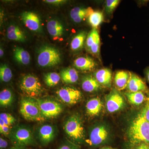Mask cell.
<instances>
[{
	"mask_svg": "<svg viewBox=\"0 0 149 149\" xmlns=\"http://www.w3.org/2000/svg\"><path fill=\"white\" fill-rule=\"evenodd\" d=\"M127 135L131 148L143 143L149 144V121L139 113L130 123Z\"/></svg>",
	"mask_w": 149,
	"mask_h": 149,
	"instance_id": "6da1fadb",
	"label": "cell"
},
{
	"mask_svg": "<svg viewBox=\"0 0 149 149\" xmlns=\"http://www.w3.org/2000/svg\"><path fill=\"white\" fill-rule=\"evenodd\" d=\"M63 129L70 139L76 144H81L85 139V131L82 119L79 115L73 114L65 121Z\"/></svg>",
	"mask_w": 149,
	"mask_h": 149,
	"instance_id": "7a4b0ae2",
	"label": "cell"
},
{
	"mask_svg": "<svg viewBox=\"0 0 149 149\" xmlns=\"http://www.w3.org/2000/svg\"><path fill=\"white\" fill-rule=\"evenodd\" d=\"M19 110L22 117L26 120L41 122L45 120L35 99L30 97L22 99Z\"/></svg>",
	"mask_w": 149,
	"mask_h": 149,
	"instance_id": "3957f363",
	"label": "cell"
},
{
	"mask_svg": "<svg viewBox=\"0 0 149 149\" xmlns=\"http://www.w3.org/2000/svg\"><path fill=\"white\" fill-rule=\"evenodd\" d=\"M9 138L15 146L25 147L34 143L33 134L29 128L23 125H17L12 128Z\"/></svg>",
	"mask_w": 149,
	"mask_h": 149,
	"instance_id": "277c9868",
	"label": "cell"
},
{
	"mask_svg": "<svg viewBox=\"0 0 149 149\" xmlns=\"http://www.w3.org/2000/svg\"><path fill=\"white\" fill-rule=\"evenodd\" d=\"M61 54L58 50L49 46H45L40 49L37 57V62L40 66H54L61 61Z\"/></svg>",
	"mask_w": 149,
	"mask_h": 149,
	"instance_id": "5b68a950",
	"label": "cell"
},
{
	"mask_svg": "<svg viewBox=\"0 0 149 149\" xmlns=\"http://www.w3.org/2000/svg\"><path fill=\"white\" fill-rule=\"evenodd\" d=\"M110 131L107 125L100 123L95 125L91 129L88 142L91 146H102L108 141Z\"/></svg>",
	"mask_w": 149,
	"mask_h": 149,
	"instance_id": "8992f818",
	"label": "cell"
},
{
	"mask_svg": "<svg viewBox=\"0 0 149 149\" xmlns=\"http://www.w3.org/2000/svg\"><path fill=\"white\" fill-rule=\"evenodd\" d=\"M20 89L30 97L40 96L42 92V85L39 79L32 74H27L22 77L20 84Z\"/></svg>",
	"mask_w": 149,
	"mask_h": 149,
	"instance_id": "52a82bcc",
	"label": "cell"
},
{
	"mask_svg": "<svg viewBox=\"0 0 149 149\" xmlns=\"http://www.w3.org/2000/svg\"><path fill=\"white\" fill-rule=\"evenodd\" d=\"M36 100L42 114L45 118L57 117L63 111L61 104L55 101L49 99H36Z\"/></svg>",
	"mask_w": 149,
	"mask_h": 149,
	"instance_id": "ba28073f",
	"label": "cell"
},
{
	"mask_svg": "<svg viewBox=\"0 0 149 149\" xmlns=\"http://www.w3.org/2000/svg\"><path fill=\"white\" fill-rule=\"evenodd\" d=\"M56 93L62 102L68 104L77 103L82 98L81 92L72 87H62L58 89Z\"/></svg>",
	"mask_w": 149,
	"mask_h": 149,
	"instance_id": "9c48e42d",
	"label": "cell"
},
{
	"mask_svg": "<svg viewBox=\"0 0 149 149\" xmlns=\"http://www.w3.org/2000/svg\"><path fill=\"white\" fill-rule=\"evenodd\" d=\"M125 105L123 96L116 89H113L106 97L107 110L110 113L119 111Z\"/></svg>",
	"mask_w": 149,
	"mask_h": 149,
	"instance_id": "30bf717a",
	"label": "cell"
},
{
	"mask_svg": "<svg viewBox=\"0 0 149 149\" xmlns=\"http://www.w3.org/2000/svg\"><path fill=\"white\" fill-rule=\"evenodd\" d=\"M22 19L25 26L33 31H38L41 28V24L39 17L37 14L31 12L23 13Z\"/></svg>",
	"mask_w": 149,
	"mask_h": 149,
	"instance_id": "8fae6325",
	"label": "cell"
},
{
	"mask_svg": "<svg viewBox=\"0 0 149 149\" xmlns=\"http://www.w3.org/2000/svg\"><path fill=\"white\" fill-rule=\"evenodd\" d=\"M126 88L129 92L148 91L147 85L143 80L136 74L131 73Z\"/></svg>",
	"mask_w": 149,
	"mask_h": 149,
	"instance_id": "7c38bea8",
	"label": "cell"
},
{
	"mask_svg": "<svg viewBox=\"0 0 149 149\" xmlns=\"http://www.w3.org/2000/svg\"><path fill=\"white\" fill-rule=\"evenodd\" d=\"M94 76L101 86L106 88L111 87L112 74L110 69L107 68L99 69L95 72Z\"/></svg>",
	"mask_w": 149,
	"mask_h": 149,
	"instance_id": "4fadbf2b",
	"label": "cell"
},
{
	"mask_svg": "<svg viewBox=\"0 0 149 149\" xmlns=\"http://www.w3.org/2000/svg\"><path fill=\"white\" fill-rule=\"evenodd\" d=\"M73 65L77 69L82 71L93 70L97 65L94 60L89 56H82L77 58L74 60Z\"/></svg>",
	"mask_w": 149,
	"mask_h": 149,
	"instance_id": "5bb4252c",
	"label": "cell"
},
{
	"mask_svg": "<svg viewBox=\"0 0 149 149\" xmlns=\"http://www.w3.org/2000/svg\"><path fill=\"white\" fill-rule=\"evenodd\" d=\"M55 130L52 125L46 124L39 128L38 136L40 141L44 144H47L53 140L55 136Z\"/></svg>",
	"mask_w": 149,
	"mask_h": 149,
	"instance_id": "9a60e30c",
	"label": "cell"
},
{
	"mask_svg": "<svg viewBox=\"0 0 149 149\" xmlns=\"http://www.w3.org/2000/svg\"><path fill=\"white\" fill-rule=\"evenodd\" d=\"M94 12L91 7L87 8L76 7L70 11V16L73 21L75 23H80L85 18H88Z\"/></svg>",
	"mask_w": 149,
	"mask_h": 149,
	"instance_id": "2e32d148",
	"label": "cell"
},
{
	"mask_svg": "<svg viewBox=\"0 0 149 149\" xmlns=\"http://www.w3.org/2000/svg\"><path fill=\"white\" fill-rule=\"evenodd\" d=\"M82 88L84 91L88 93H93L99 91L101 85L93 75L84 76L82 79Z\"/></svg>",
	"mask_w": 149,
	"mask_h": 149,
	"instance_id": "e0dca14e",
	"label": "cell"
},
{
	"mask_svg": "<svg viewBox=\"0 0 149 149\" xmlns=\"http://www.w3.org/2000/svg\"><path fill=\"white\" fill-rule=\"evenodd\" d=\"M87 114L91 116L99 115L102 108L101 101L98 97L93 98L89 100L86 104Z\"/></svg>",
	"mask_w": 149,
	"mask_h": 149,
	"instance_id": "ac0fdd59",
	"label": "cell"
},
{
	"mask_svg": "<svg viewBox=\"0 0 149 149\" xmlns=\"http://www.w3.org/2000/svg\"><path fill=\"white\" fill-rule=\"evenodd\" d=\"M130 76V72L124 70H120L116 73L114 83L118 90L120 91L126 88Z\"/></svg>",
	"mask_w": 149,
	"mask_h": 149,
	"instance_id": "d6986e66",
	"label": "cell"
},
{
	"mask_svg": "<svg viewBox=\"0 0 149 149\" xmlns=\"http://www.w3.org/2000/svg\"><path fill=\"white\" fill-rule=\"evenodd\" d=\"M61 77L64 83L73 84L76 83L79 79V74L77 70L73 68H67L61 72Z\"/></svg>",
	"mask_w": 149,
	"mask_h": 149,
	"instance_id": "ffe728a7",
	"label": "cell"
},
{
	"mask_svg": "<svg viewBox=\"0 0 149 149\" xmlns=\"http://www.w3.org/2000/svg\"><path fill=\"white\" fill-rule=\"evenodd\" d=\"M7 36L9 40L18 42H23L26 39L22 31L14 25H10L8 28Z\"/></svg>",
	"mask_w": 149,
	"mask_h": 149,
	"instance_id": "44dd1931",
	"label": "cell"
},
{
	"mask_svg": "<svg viewBox=\"0 0 149 149\" xmlns=\"http://www.w3.org/2000/svg\"><path fill=\"white\" fill-rule=\"evenodd\" d=\"M47 29L51 36L54 37H61L63 34V26L56 20H51L47 24Z\"/></svg>",
	"mask_w": 149,
	"mask_h": 149,
	"instance_id": "7402d4cb",
	"label": "cell"
},
{
	"mask_svg": "<svg viewBox=\"0 0 149 149\" xmlns=\"http://www.w3.org/2000/svg\"><path fill=\"white\" fill-rule=\"evenodd\" d=\"M87 35L86 32L82 31L74 36L70 43V48L72 51L76 52L80 50L83 48Z\"/></svg>",
	"mask_w": 149,
	"mask_h": 149,
	"instance_id": "603a6c76",
	"label": "cell"
},
{
	"mask_svg": "<svg viewBox=\"0 0 149 149\" xmlns=\"http://www.w3.org/2000/svg\"><path fill=\"white\" fill-rule=\"evenodd\" d=\"M14 55L17 61L21 64L27 65L30 62V55L27 51L22 48L18 47L15 48Z\"/></svg>",
	"mask_w": 149,
	"mask_h": 149,
	"instance_id": "cb8c5ba5",
	"label": "cell"
},
{
	"mask_svg": "<svg viewBox=\"0 0 149 149\" xmlns=\"http://www.w3.org/2000/svg\"><path fill=\"white\" fill-rule=\"evenodd\" d=\"M125 96L130 103L136 105L143 104L146 100L144 92H128L125 93Z\"/></svg>",
	"mask_w": 149,
	"mask_h": 149,
	"instance_id": "d4e9b609",
	"label": "cell"
},
{
	"mask_svg": "<svg viewBox=\"0 0 149 149\" xmlns=\"http://www.w3.org/2000/svg\"><path fill=\"white\" fill-rule=\"evenodd\" d=\"M88 22L93 28L97 29L104 20L102 12L99 11H94L88 17Z\"/></svg>",
	"mask_w": 149,
	"mask_h": 149,
	"instance_id": "484cf974",
	"label": "cell"
},
{
	"mask_svg": "<svg viewBox=\"0 0 149 149\" xmlns=\"http://www.w3.org/2000/svg\"><path fill=\"white\" fill-rule=\"evenodd\" d=\"M13 95L10 90L4 89L0 93V104L3 107L10 105L13 101Z\"/></svg>",
	"mask_w": 149,
	"mask_h": 149,
	"instance_id": "4316f807",
	"label": "cell"
},
{
	"mask_svg": "<svg viewBox=\"0 0 149 149\" xmlns=\"http://www.w3.org/2000/svg\"><path fill=\"white\" fill-rule=\"evenodd\" d=\"M61 78L60 75L56 72H49L44 75V81L47 86L53 87L58 84Z\"/></svg>",
	"mask_w": 149,
	"mask_h": 149,
	"instance_id": "83f0119b",
	"label": "cell"
},
{
	"mask_svg": "<svg viewBox=\"0 0 149 149\" xmlns=\"http://www.w3.org/2000/svg\"><path fill=\"white\" fill-rule=\"evenodd\" d=\"M100 39L98 31L97 29L93 28L91 32L89 33L86 40V47L88 50L91 47V46L96 42V41Z\"/></svg>",
	"mask_w": 149,
	"mask_h": 149,
	"instance_id": "f1b7e54d",
	"label": "cell"
},
{
	"mask_svg": "<svg viewBox=\"0 0 149 149\" xmlns=\"http://www.w3.org/2000/svg\"><path fill=\"white\" fill-rule=\"evenodd\" d=\"M13 77L11 70L6 65H1L0 68V78L2 82L7 83L9 82Z\"/></svg>",
	"mask_w": 149,
	"mask_h": 149,
	"instance_id": "f546056e",
	"label": "cell"
},
{
	"mask_svg": "<svg viewBox=\"0 0 149 149\" xmlns=\"http://www.w3.org/2000/svg\"><path fill=\"white\" fill-rule=\"evenodd\" d=\"M0 120L2 121L5 125L10 126L16 121L15 118L11 114L3 113L0 114Z\"/></svg>",
	"mask_w": 149,
	"mask_h": 149,
	"instance_id": "4dcf8cb0",
	"label": "cell"
},
{
	"mask_svg": "<svg viewBox=\"0 0 149 149\" xmlns=\"http://www.w3.org/2000/svg\"><path fill=\"white\" fill-rule=\"evenodd\" d=\"M120 2L118 0H107L105 5V10L107 13L111 14L117 7Z\"/></svg>",
	"mask_w": 149,
	"mask_h": 149,
	"instance_id": "1f68e13d",
	"label": "cell"
},
{
	"mask_svg": "<svg viewBox=\"0 0 149 149\" xmlns=\"http://www.w3.org/2000/svg\"><path fill=\"white\" fill-rule=\"evenodd\" d=\"M141 113L145 119L149 122V100Z\"/></svg>",
	"mask_w": 149,
	"mask_h": 149,
	"instance_id": "d6a6232c",
	"label": "cell"
},
{
	"mask_svg": "<svg viewBox=\"0 0 149 149\" xmlns=\"http://www.w3.org/2000/svg\"><path fill=\"white\" fill-rule=\"evenodd\" d=\"M58 149H80L77 145L70 143L64 144L59 147Z\"/></svg>",
	"mask_w": 149,
	"mask_h": 149,
	"instance_id": "836d02e7",
	"label": "cell"
},
{
	"mask_svg": "<svg viewBox=\"0 0 149 149\" xmlns=\"http://www.w3.org/2000/svg\"><path fill=\"white\" fill-rule=\"evenodd\" d=\"M10 126L5 125L1 128H0V132L3 135L7 136L9 135L11 131Z\"/></svg>",
	"mask_w": 149,
	"mask_h": 149,
	"instance_id": "e575fe53",
	"label": "cell"
},
{
	"mask_svg": "<svg viewBox=\"0 0 149 149\" xmlns=\"http://www.w3.org/2000/svg\"><path fill=\"white\" fill-rule=\"evenodd\" d=\"M133 149H149V144L143 143L133 147Z\"/></svg>",
	"mask_w": 149,
	"mask_h": 149,
	"instance_id": "d590c367",
	"label": "cell"
},
{
	"mask_svg": "<svg viewBox=\"0 0 149 149\" xmlns=\"http://www.w3.org/2000/svg\"><path fill=\"white\" fill-rule=\"evenodd\" d=\"M44 1L49 3L52 4L58 5L64 3L65 1L63 0H46V1Z\"/></svg>",
	"mask_w": 149,
	"mask_h": 149,
	"instance_id": "8d00e7d4",
	"label": "cell"
},
{
	"mask_svg": "<svg viewBox=\"0 0 149 149\" xmlns=\"http://www.w3.org/2000/svg\"><path fill=\"white\" fill-rule=\"evenodd\" d=\"M8 146L7 141L6 140L3 139V138H0V148L1 149H5Z\"/></svg>",
	"mask_w": 149,
	"mask_h": 149,
	"instance_id": "74e56055",
	"label": "cell"
},
{
	"mask_svg": "<svg viewBox=\"0 0 149 149\" xmlns=\"http://www.w3.org/2000/svg\"><path fill=\"white\" fill-rule=\"evenodd\" d=\"M146 76L147 80L149 83V67L147 68L146 70Z\"/></svg>",
	"mask_w": 149,
	"mask_h": 149,
	"instance_id": "f35d334b",
	"label": "cell"
},
{
	"mask_svg": "<svg viewBox=\"0 0 149 149\" xmlns=\"http://www.w3.org/2000/svg\"><path fill=\"white\" fill-rule=\"evenodd\" d=\"M9 149H26L24 147L14 146Z\"/></svg>",
	"mask_w": 149,
	"mask_h": 149,
	"instance_id": "ab89813d",
	"label": "cell"
},
{
	"mask_svg": "<svg viewBox=\"0 0 149 149\" xmlns=\"http://www.w3.org/2000/svg\"><path fill=\"white\" fill-rule=\"evenodd\" d=\"M3 49L1 48V49H0V56H1V57L3 56Z\"/></svg>",
	"mask_w": 149,
	"mask_h": 149,
	"instance_id": "60d3db41",
	"label": "cell"
},
{
	"mask_svg": "<svg viewBox=\"0 0 149 149\" xmlns=\"http://www.w3.org/2000/svg\"><path fill=\"white\" fill-rule=\"evenodd\" d=\"M100 149H116L113 148H111V147H104V148H102Z\"/></svg>",
	"mask_w": 149,
	"mask_h": 149,
	"instance_id": "b9f144b4",
	"label": "cell"
}]
</instances>
